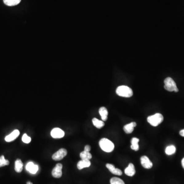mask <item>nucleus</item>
<instances>
[{
	"label": "nucleus",
	"mask_w": 184,
	"mask_h": 184,
	"mask_svg": "<svg viewBox=\"0 0 184 184\" xmlns=\"http://www.w3.org/2000/svg\"><path fill=\"white\" fill-rule=\"evenodd\" d=\"M99 144L101 150L106 153H111L115 148L113 143L106 138L101 139L100 140Z\"/></svg>",
	"instance_id": "1"
},
{
	"label": "nucleus",
	"mask_w": 184,
	"mask_h": 184,
	"mask_svg": "<svg viewBox=\"0 0 184 184\" xmlns=\"http://www.w3.org/2000/svg\"><path fill=\"white\" fill-rule=\"evenodd\" d=\"M116 93L118 96L129 98L133 95V90L128 86H121L117 88Z\"/></svg>",
	"instance_id": "2"
},
{
	"label": "nucleus",
	"mask_w": 184,
	"mask_h": 184,
	"mask_svg": "<svg viewBox=\"0 0 184 184\" xmlns=\"http://www.w3.org/2000/svg\"><path fill=\"white\" fill-rule=\"evenodd\" d=\"M147 120L150 125L155 127L158 126L163 122L164 117L161 114L157 113L153 116L148 117Z\"/></svg>",
	"instance_id": "3"
},
{
	"label": "nucleus",
	"mask_w": 184,
	"mask_h": 184,
	"mask_svg": "<svg viewBox=\"0 0 184 184\" xmlns=\"http://www.w3.org/2000/svg\"><path fill=\"white\" fill-rule=\"evenodd\" d=\"M164 83V88L167 91L169 92H178V89L177 88L176 83L170 77L166 78L165 79Z\"/></svg>",
	"instance_id": "4"
},
{
	"label": "nucleus",
	"mask_w": 184,
	"mask_h": 184,
	"mask_svg": "<svg viewBox=\"0 0 184 184\" xmlns=\"http://www.w3.org/2000/svg\"><path fill=\"white\" fill-rule=\"evenodd\" d=\"M67 154V150L65 148H61L59 150L53 154L52 158L54 161H60L63 159Z\"/></svg>",
	"instance_id": "5"
},
{
	"label": "nucleus",
	"mask_w": 184,
	"mask_h": 184,
	"mask_svg": "<svg viewBox=\"0 0 184 184\" xmlns=\"http://www.w3.org/2000/svg\"><path fill=\"white\" fill-rule=\"evenodd\" d=\"M62 164H57L52 171V176L55 178H60L62 176Z\"/></svg>",
	"instance_id": "6"
},
{
	"label": "nucleus",
	"mask_w": 184,
	"mask_h": 184,
	"mask_svg": "<svg viewBox=\"0 0 184 184\" xmlns=\"http://www.w3.org/2000/svg\"><path fill=\"white\" fill-rule=\"evenodd\" d=\"M51 135L54 139H60L64 137L65 133L61 128H54L51 131Z\"/></svg>",
	"instance_id": "7"
},
{
	"label": "nucleus",
	"mask_w": 184,
	"mask_h": 184,
	"mask_svg": "<svg viewBox=\"0 0 184 184\" xmlns=\"http://www.w3.org/2000/svg\"><path fill=\"white\" fill-rule=\"evenodd\" d=\"M141 163L142 166L146 169H150L153 167V163L150 161L148 157L145 155L141 158Z\"/></svg>",
	"instance_id": "8"
},
{
	"label": "nucleus",
	"mask_w": 184,
	"mask_h": 184,
	"mask_svg": "<svg viewBox=\"0 0 184 184\" xmlns=\"http://www.w3.org/2000/svg\"><path fill=\"white\" fill-rule=\"evenodd\" d=\"M26 169L31 174H35L38 170V166L37 165L34 164L33 162H30L26 165Z\"/></svg>",
	"instance_id": "9"
},
{
	"label": "nucleus",
	"mask_w": 184,
	"mask_h": 184,
	"mask_svg": "<svg viewBox=\"0 0 184 184\" xmlns=\"http://www.w3.org/2000/svg\"><path fill=\"white\" fill-rule=\"evenodd\" d=\"M20 134V131L18 130H14V131H12L10 134L6 136L5 140L6 142H10L14 140L16 138H18Z\"/></svg>",
	"instance_id": "10"
},
{
	"label": "nucleus",
	"mask_w": 184,
	"mask_h": 184,
	"mask_svg": "<svg viewBox=\"0 0 184 184\" xmlns=\"http://www.w3.org/2000/svg\"><path fill=\"white\" fill-rule=\"evenodd\" d=\"M106 167L107 168V169H109L110 171L114 174L117 175H121L122 174V171L119 169L116 168L113 165L107 164L106 165Z\"/></svg>",
	"instance_id": "11"
},
{
	"label": "nucleus",
	"mask_w": 184,
	"mask_h": 184,
	"mask_svg": "<svg viewBox=\"0 0 184 184\" xmlns=\"http://www.w3.org/2000/svg\"><path fill=\"white\" fill-rule=\"evenodd\" d=\"M125 174L129 177H133L136 174V170L134 168V166L132 163H130L128 166L125 169Z\"/></svg>",
	"instance_id": "12"
},
{
	"label": "nucleus",
	"mask_w": 184,
	"mask_h": 184,
	"mask_svg": "<svg viewBox=\"0 0 184 184\" xmlns=\"http://www.w3.org/2000/svg\"><path fill=\"white\" fill-rule=\"evenodd\" d=\"M91 162L90 160H82L77 163V168L79 170H82L84 168L89 167L91 166Z\"/></svg>",
	"instance_id": "13"
},
{
	"label": "nucleus",
	"mask_w": 184,
	"mask_h": 184,
	"mask_svg": "<svg viewBox=\"0 0 184 184\" xmlns=\"http://www.w3.org/2000/svg\"><path fill=\"white\" fill-rule=\"evenodd\" d=\"M136 125L137 124L136 122L130 123L123 127V130L126 134H130L133 133L134 127L136 126Z\"/></svg>",
	"instance_id": "14"
},
{
	"label": "nucleus",
	"mask_w": 184,
	"mask_h": 184,
	"mask_svg": "<svg viewBox=\"0 0 184 184\" xmlns=\"http://www.w3.org/2000/svg\"><path fill=\"white\" fill-rule=\"evenodd\" d=\"M99 113L101 116V119L103 121H106L107 119V116H108V111L107 109L105 107H101L99 109Z\"/></svg>",
	"instance_id": "15"
},
{
	"label": "nucleus",
	"mask_w": 184,
	"mask_h": 184,
	"mask_svg": "<svg viewBox=\"0 0 184 184\" xmlns=\"http://www.w3.org/2000/svg\"><path fill=\"white\" fill-rule=\"evenodd\" d=\"M139 142V139H138L137 138H132L131 140V145L130 146L131 150H135V151H138L139 150V145H138Z\"/></svg>",
	"instance_id": "16"
},
{
	"label": "nucleus",
	"mask_w": 184,
	"mask_h": 184,
	"mask_svg": "<svg viewBox=\"0 0 184 184\" xmlns=\"http://www.w3.org/2000/svg\"><path fill=\"white\" fill-rule=\"evenodd\" d=\"M23 164L20 159L16 160L15 162V170L18 173H20L23 170Z\"/></svg>",
	"instance_id": "17"
},
{
	"label": "nucleus",
	"mask_w": 184,
	"mask_h": 184,
	"mask_svg": "<svg viewBox=\"0 0 184 184\" xmlns=\"http://www.w3.org/2000/svg\"><path fill=\"white\" fill-rule=\"evenodd\" d=\"M93 125L97 128H101L104 126V122L103 121L98 120L97 118H94L92 120Z\"/></svg>",
	"instance_id": "18"
},
{
	"label": "nucleus",
	"mask_w": 184,
	"mask_h": 184,
	"mask_svg": "<svg viewBox=\"0 0 184 184\" xmlns=\"http://www.w3.org/2000/svg\"><path fill=\"white\" fill-rule=\"evenodd\" d=\"M80 158L82 160H90L92 158V155L89 151H82L80 154Z\"/></svg>",
	"instance_id": "19"
},
{
	"label": "nucleus",
	"mask_w": 184,
	"mask_h": 184,
	"mask_svg": "<svg viewBox=\"0 0 184 184\" xmlns=\"http://www.w3.org/2000/svg\"><path fill=\"white\" fill-rule=\"evenodd\" d=\"M21 0H3L5 4L8 6H14L18 5Z\"/></svg>",
	"instance_id": "20"
},
{
	"label": "nucleus",
	"mask_w": 184,
	"mask_h": 184,
	"mask_svg": "<svg viewBox=\"0 0 184 184\" xmlns=\"http://www.w3.org/2000/svg\"><path fill=\"white\" fill-rule=\"evenodd\" d=\"M176 151V148L174 145H170L167 147L165 150V153L167 155H172Z\"/></svg>",
	"instance_id": "21"
},
{
	"label": "nucleus",
	"mask_w": 184,
	"mask_h": 184,
	"mask_svg": "<svg viewBox=\"0 0 184 184\" xmlns=\"http://www.w3.org/2000/svg\"><path fill=\"white\" fill-rule=\"evenodd\" d=\"M110 184H125L123 180L120 178L114 177L111 178L110 180Z\"/></svg>",
	"instance_id": "22"
},
{
	"label": "nucleus",
	"mask_w": 184,
	"mask_h": 184,
	"mask_svg": "<svg viewBox=\"0 0 184 184\" xmlns=\"http://www.w3.org/2000/svg\"><path fill=\"white\" fill-rule=\"evenodd\" d=\"M9 164V161L5 159L4 155H2L1 157H0V167L7 166V165H8Z\"/></svg>",
	"instance_id": "23"
},
{
	"label": "nucleus",
	"mask_w": 184,
	"mask_h": 184,
	"mask_svg": "<svg viewBox=\"0 0 184 184\" xmlns=\"http://www.w3.org/2000/svg\"><path fill=\"white\" fill-rule=\"evenodd\" d=\"M22 141L23 142H24L25 143L28 144L31 142V139L30 137L28 136L27 134H23V137H22Z\"/></svg>",
	"instance_id": "24"
},
{
	"label": "nucleus",
	"mask_w": 184,
	"mask_h": 184,
	"mask_svg": "<svg viewBox=\"0 0 184 184\" xmlns=\"http://www.w3.org/2000/svg\"><path fill=\"white\" fill-rule=\"evenodd\" d=\"M85 151H90L91 150V146H90V145H86V146L85 147Z\"/></svg>",
	"instance_id": "25"
},
{
	"label": "nucleus",
	"mask_w": 184,
	"mask_h": 184,
	"mask_svg": "<svg viewBox=\"0 0 184 184\" xmlns=\"http://www.w3.org/2000/svg\"><path fill=\"white\" fill-rule=\"evenodd\" d=\"M180 134L184 137V130H182L180 131Z\"/></svg>",
	"instance_id": "26"
},
{
	"label": "nucleus",
	"mask_w": 184,
	"mask_h": 184,
	"mask_svg": "<svg viewBox=\"0 0 184 184\" xmlns=\"http://www.w3.org/2000/svg\"><path fill=\"white\" fill-rule=\"evenodd\" d=\"M182 166H183V168L184 169V158L182 160Z\"/></svg>",
	"instance_id": "27"
},
{
	"label": "nucleus",
	"mask_w": 184,
	"mask_h": 184,
	"mask_svg": "<svg viewBox=\"0 0 184 184\" xmlns=\"http://www.w3.org/2000/svg\"><path fill=\"white\" fill-rule=\"evenodd\" d=\"M27 184H32V183L31 182H27Z\"/></svg>",
	"instance_id": "28"
}]
</instances>
